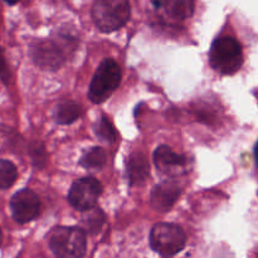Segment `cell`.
I'll use <instances>...</instances> for the list:
<instances>
[{"mask_svg":"<svg viewBox=\"0 0 258 258\" xmlns=\"http://www.w3.org/2000/svg\"><path fill=\"white\" fill-rule=\"evenodd\" d=\"M209 63L221 75H234L243 63V53L238 40L228 35L217 38L209 52Z\"/></svg>","mask_w":258,"mask_h":258,"instance_id":"cell-1","label":"cell"},{"mask_svg":"<svg viewBox=\"0 0 258 258\" xmlns=\"http://www.w3.org/2000/svg\"><path fill=\"white\" fill-rule=\"evenodd\" d=\"M92 19L103 33L121 29L130 19L128 0H96L92 7Z\"/></svg>","mask_w":258,"mask_h":258,"instance_id":"cell-2","label":"cell"},{"mask_svg":"<svg viewBox=\"0 0 258 258\" xmlns=\"http://www.w3.org/2000/svg\"><path fill=\"white\" fill-rule=\"evenodd\" d=\"M49 248L60 258H78L86 254V232L78 227H55L49 236Z\"/></svg>","mask_w":258,"mask_h":258,"instance_id":"cell-3","label":"cell"},{"mask_svg":"<svg viewBox=\"0 0 258 258\" xmlns=\"http://www.w3.org/2000/svg\"><path fill=\"white\" fill-rule=\"evenodd\" d=\"M121 68L113 59H105L96 71L91 81L88 97L93 103H102L120 86Z\"/></svg>","mask_w":258,"mask_h":258,"instance_id":"cell-4","label":"cell"},{"mask_svg":"<svg viewBox=\"0 0 258 258\" xmlns=\"http://www.w3.org/2000/svg\"><path fill=\"white\" fill-rule=\"evenodd\" d=\"M186 236L183 229L174 223H158L150 233V247L161 256H175L183 251Z\"/></svg>","mask_w":258,"mask_h":258,"instance_id":"cell-5","label":"cell"},{"mask_svg":"<svg viewBox=\"0 0 258 258\" xmlns=\"http://www.w3.org/2000/svg\"><path fill=\"white\" fill-rule=\"evenodd\" d=\"M102 193V185L92 176H85L72 184L68 193V202L75 209L86 212L97 204Z\"/></svg>","mask_w":258,"mask_h":258,"instance_id":"cell-6","label":"cell"},{"mask_svg":"<svg viewBox=\"0 0 258 258\" xmlns=\"http://www.w3.org/2000/svg\"><path fill=\"white\" fill-rule=\"evenodd\" d=\"M32 58L38 67L55 71L64 63L66 53L55 40L42 39L32 47Z\"/></svg>","mask_w":258,"mask_h":258,"instance_id":"cell-7","label":"cell"},{"mask_svg":"<svg viewBox=\"0 0 258 258\" xmlns=\"http://www.w3.org/2000/svg\"><path fill=\"white\" fill-rule=\"evenodd\" d=\"M12 214L18 223H28L38 217L40 211L39 197L30 189L15 193L10 201Z\"/></svg>","mask_w":258,"mask_h":258,"instance_id":"cell-8","label":"cell"},{"mask_svg":"<svg viewBox=\"0 0 258 258\" xmlns=\"http://www.w3.org/2000/svg\"><path fill=\"white\" fill-rule=\"evenodd\" d=\"M154 164L160 173L168 176H178L186 171L188 158L175 153L169 146L161 145L154 153Z\"/></svg>","mask_w":258,"mask_h":258,"instance_id":"cell-9","label":"cell"},{"mask_svg":"<svg viewBox=\"0 0 258 258\" xmlns=\"http://www.w3.org/2000/svg\"><path fill=\"white\" fill-rule=\"evenodd\" d=\"M181 189L175 181L165 180L158 184L151 191V206L158 212H168L180 197Z\"/></svg>","mask_w":258,"mask_h":258,"instance_id":"cell-10","label":"cell"},{"mask_svg":"<svg viewBox=\"0 0 258 258\" xmlns=\"http://www.w3.org/2000/svg\"><path fill=\"white\" fill-rule=\"evenodd\" d=\"M154 5L175 22L188 19L194 12V0H154Z\"/></svg>","mask_w":258,"mask_h":258,"instance_id":"cell-11","label":"cell"},{"mask_svg":"<svg viewBox=\"0 0 258 258\" xmlns=\"http://www.w3.org/2000/svg\"><path fill=\"white\" fill-rule=\"evenodd\" d=\"M128 181L131 185H140L148 179L150 174V165L148 158L143 153H133L127 158L126 165Z\"/></svg>","mask_w":258,"mask_h":258,"instance_id":"cell-12","label":"cell"},{"mask_svg":"<svg viewBox=\"0 0 258 258\" xmlns=\"http://www.w3.org/2000/svg\"><path fill=\"white\" fill-rule=\"evenodd\" d=\"M81 112H82V110H81V106L78 103L73 102V101H63L55 106L53 116H54L55 122L59 123V125H70V123L78 120Z\"/></svg>","mask_w":258,"mask_h":258,"instance_id":"cell-13","label":"cell"},{"mask_svg":"<svg viewBox=\"0 0 258 258\" xmlns=\"http://www.w3.org/2000/svg\"><path fill=\"white\" fill-rule=\"evenodd\" d=\"M107 161V155L102 148L93 146L86 151L81 158L80 164L87 170H101Z\"/></svg>","mask_w":258,"mask_h":258,"instance_id":"cell-14","label":"cell"},{"mask_svg":"<svg viewBox=\"0 0 258 258\" xmlns=\"http://www.w3.org/2000/svg\"><path fill=\"white\" fill-rule=\"evenodd\" d=\"M93 131H95L96 136H97L100 140L105 141V143L112 144L117 140V131L115 130L112 122H111L106 116H102V117L96 122Z\"/></svg>","mask_w":258,"mask_h":258,"instance_id":"cell-15","label":"cell"},{"mask_svg":"<svg viewBox=\"0 0 258 258\" xmlns=\"http://www.w3.org/2000/svg\"><path fill=\"white\" fill-rule=\"evenodd\" d=\"M17 178L18 170L14 164L8 160H0V189L10 188Z\"/></svg>","mask_w":258,"mask_h":258,"instance_id":"cell-16","label":"cell"},{"mask_svg":"<svg viewBox=\"0 0 258 258\" xmlns=\"http://www.w3.org/2000/svg\"><path fill=\"white\" fill-rule=\"evenodd\" d=\"M103 222H105V214L102 213L101 209L95 208V207L86 211V214L82 219V223L85 224L87 231L93 232V233L102 227Z\"/></svg>","mask_w":258,"mask_h":258,"instance_id":"cell-17","label":"cell"},{"mask_svg":"<svg viewBox=\"0 0 258 258\" xmlns=\"http://www.w3.org/2000/svg\"><path fill=\"white\" fill-rule=\"evenodd\" d=\"M0 80L4 83H9L10 81V71L3 48H0Z\"/></svg>","mask_w":258,"mask_h":258,"instance_id":"cell-18","label":"cell"},{"mask_svg":"<svg viewBox=\"0 0 258 258\" xmlns=\"http://www.w3.org/2000/svg\"><path fill=\"white\" fill-rule=\"evenodd\" d=\"M4 2H7L8 4H17V3L19 2V0H4Z\"/></svg>","mask_w":258,"mask_h":258,"instance_id":"cell-19","label":"cell"},{"mask_svg":"<svg viewBox=\"0 0 258 258\" xmlns=\"http://www.w3.org/2000/svg\"><path fill=\"white\" fill-rule=\"evenodd\" d=\"M2 239H3V234H2V229H0V244H2Z\"/></svg>","mask_w":258,"mask_h":258,"instance_id":"cell-20","label":"cell"}]
</instances>
